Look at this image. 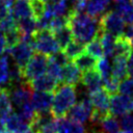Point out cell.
<instances>
[{
	"label": "cell",
	"instance_id": "1",
	"mask_svg": "<svg viewBox=\"0 0 133 133\" xmlns=\"http://www.w3.org/2000/svg\"><path fill=\"white\" fill-rule=\"evenodd\" d=\"M69 25L74 39L84 45L98 37L102 31L100 19L94 18L85 12H70Z\"/></svg>",
	"mask_w": 133,
	"mask_h": 133
},
{
	"label": "cell",
	"instance_id": "2",
	"mask_svg": "<svg viewBox=\"0 0 133 133\" xmlns=\"http://www.w3.org/2000/svg\"><path fill=\"white\" fill-rule=\"evenodd\" d=\"M54 91L55 94L53 97L51 112L56 118L63 117L76 103L77 95L75 86L70 84H62L58 85Z\"/></svg>",
	"mask_w": 133,
	"mask_h": 133
},
{
	"label": "cell",
	"instance_id": "3",
	"mask_svg": "<svg viewBox=\"0 0 133 133\" xmlns=\"http://www.w3.org/2000/svg\"><path fill=\"white\" fill-rule=\"evenodd\" d=\"M32 45L35 51L47 56H51L61 50L53 32L49 29L36 30L32 35Z\"/></svg>",
	"mask_w": 133,
	"mask_h": 133
},
{
	"label": "cell",
	"instance_id": "4",
	"mask_svg": "<svg viewBox=\"0 0 133 133\" xmlns=\"http://www.w3.org/2000/svg\"><path fill=\"white\" fill-rule=\"evenodd\" d=\"M48 66V56L42 53L33 54L29 61L22 69V74L25 81L28 83L32 79L46 73Z\"/></svg>",
	"mask_w": 133,
	"mask_h": 133
},
{
	"label": "cell",
	"instance_id": "5",
	"mask_svg": "<svg viewBox=\"0 0 133 133\" xmlns=\"http://www.w3.org/2000/svg\"><path fill=\"white\" fill-rule=\"evenodd\" d=\"M34 51L35 50L32 45V39L31 41L22 39L14 47L6 49V52L11 56L12 60L15 61V64H17L21 70L32 57Z\"/></svg>",
	"mask_w": 133,
	"mask_h": 133
},
{
	"label": "cell",
	"instance_id": "6",
	"mask_svg": "<svg viewBox=\"0 0 133 133\" xmlns=\"http://www.w3.org/2000/svg\"><path fill=\"white\" fill-rule=\"evenodd\" d=\"M100 25L102 31L109 32L115 36H122L125 29V21L115 10L105 12L100 18Z\"/></svg>",
	"mask_w": 133,
	"mask_h": 133
},
{
	"label": "cell",
	"instance_id": "7",
	"mask_svg": "<svg viewBox=\"0 0 133 133\" xmlns=\"http://www.w3.org/2000/svg\"><path fill=\"white\" fill-rule=\"evenodd\" d=\"M133 112V98L123 94H114L110 98L109 113L113 116H122Z\"/></svg>",
	"mask_w": 133,
	"mask_h": 133
},
{
	"label": "cell",
	"instance_id": "8",
	"mask_svg": "<svg viewBox=\"0 0 133 133\" xmlns=\"http://www.w3.org/2000/svg\"><path fill=\"white\" fill-rule=\"evenodd\" d=\"M6 89L8 91L12 107L17 108V110L21 108L23 105H25L26 103L31 101L32 91L29 83H23L17 86L7 87Z\"/></svg>",
	"mask_w": 133,
	"mask_h": 133
},
{
	"label": "cell",
	"instance_id": "9",
	"mask_svg": "<svg viewBox=\"0 0 133 133\" xmlns=\"http://www.w3.org/2000/svg\"><path fill=\"white\" fill-rule=\"evenodd\" d=\"M92 110H94V107H92L89 97H83V98H81V101L79 103L75 104L69 110L68 116H69V118H71L75 122L83 124L89 119Z\"/></svg>",
	"mask_w": 133,
	"mask_h": 133
},
{
	"label": "cell",
	"instance_id": "10",
	"mask_svg": "<svg viewBox=\"0 0 133 133\" xmlns=\"http://www.w3.org/2000/svg\"><path fill=\"white\" fill-rule=\"evenodd\" d=\"M53 91H37L32 92L31 103L36 113H45L51 111L53 103Z\"/></svg>",
	"mask_w": 133,
	"mask_h": 133
},
{
	"label": "cell",
	"instance_id": "11",
	"mask_svg": "<svg viewBox=\"0 0 133 133\" xmlns=\"http://www.w3.org/2000/svg\"><path fill=\"white\" fill-rule=\"evenodd\" d=\"M30 87L37 91H54L59 85V81L49 75L48 73L43 74L28 82Z\"/></svg>",
	"mask_w": 133,
	"mask_h": 133
},
{
	"label": "cell",
	"instance_id": "12",
	"mask_svg": "<svg viewBox=\"0 0 133 133\" xmlns=\"http://www.w3.org/2000/svg\"><path fill=\"white\" fill-rule=\"evenodd\" d=\"M89 99L92 104L94 109L104 113H109V104H110V94L105 89L101 88L95 92L89 94Z\"/></svg>",
	"mask_w": 133,
	"mask_h": 133
},
{
	"label": "cell",
	"instance_id": "13",
	"mask_svg": "<svg viewBox=\"0 0 133 133\" xmlns=\"http://www.w3.org/2000/svg\"><path fill=\"white\" fill-rule=\"evenodd\" d=\"M81 83L83 84L84 88L89 92H95L103 87V79L98 72V70H89L86 72H83Z\"/></svg>",
	"mask_w": 133,
	"mask_h": 133
},
{
	"label": "cell",
	"instance_id": "14",
	"mask_svg": "<svg viewBox=\"0 0 133 133\" xmlns=\"http://www.w3.org/2000/svg\"><path fill=\"white\" fill-rule=\"evenodd\" d=\"M81 78H82V72L74 62H68L62 68L60 82L75 86L79 82H81Z\"/></svg>",
	"mask_w": 133,
	"mask_h": 133
},
{
	"label": "cell",
	"instance_id": "15",
	"mask_svg": "<svg viewBox=\"0 0 133 133\" xmlns=\"http://www.w3.org/2000/svg\"><path fill=\"white\" fill-rule=\"evenodd\" d=\"M6 131L10 133H19L30 127V124L26 122L18 112H11L4 121Z\"/></svg>",
	"mask_w": 133,
	"mask_h": 133
},
{
	"label": "cell",
	"instance_id": "16",
	"mask_svg": "<svg viewBox=\"0 0 133 133\" xmlns=\"http://www.w3.org/2000/svg\"><path fill=\"white\" fill-rule=\"evenodd\" d=\"M17 27L22 34V39L31 41L32 35L37 30L36 19L34 17H27L17 21Z\"/></svg>",
	"mask_w": 133,
	"mask_h": 133
},
{
	"label": "cell",
	"instance_id": "17",
	"mask_svg": "<svg viewBox=\"0 0 133 133\" xmlns=\"http://www.w3.org/2000/svg\"><path fill=\"white\" fill-rule=\"evenodd\" d=\"M56 133H85V129L82 124L75 122L69 117H58L56 119Z\"/></svg>",
	"mask_w": 133,
	"mask_h": 133
},
{
	"label": "cell",
	"instance_id": "18",
	"mask_svg": "<svg viewBox=\"0 0 133 133\" xmlns=\"http://www.w3.org/2000/svg\"><path fill=\"white\" fill-rule=\"evenodd\" d=\"M10 14L17 21L27 17H34L29 0H15L10 8Z\"/></svg>",
	"mask_w": 133,
	"mask_h": 133
},
{
	"label": "cell",
	"instance_id": "19",
	"mask_svg": "<svg viewBox=\"0 0 133 133\" xmlns=\"http://www.w3.org/2000/svg\"><path fill=\"white\" fill-rule=\"evenodd\" d=\"M112 0H88L86 11L89 16L100 19L111 4Z\"/></svg>",
	"mask_w": 133,
	"mask_h": 133
},
{
	"label": "cell",
	"instance_id": "20",
	"mask_svg": "<svg viewBox=\"0 0 133 133\" xmlns=\"http://www.w3.org/2000/svg\"><path fill=\"white\" fill-rule=\"evenodd\" d=\"M74 63L81 70V72H86V71L96 69L98 61L95 56L84 51L74 59Z\"/></svg>",
	"mask_w": 133,
	"mask_h": 133
},
{
	"label": "cell",
	"instance_id": "21",
	"mask_svg": "<svg viewBox=\"0 0 133 133\" xmlns=\"http://www.w3.org/2000/svg\"><path fill=\"white\" fill-rule=\"evenodd\" d=\"M129 56H114L112 61V76L122 81L128 75L127 61Z\"/></svg>",
	"mask_w": 133,
	"mask_h": 133
},
{
	"label": "cell",
	"instance_id": "22",
	"mask_svg": "<svg viewBox=\"0 0 133 133\" xmlns=\"http://www.w3.org/2000/svg\"><path fill=\"white\" fill-rule=\"evenodd\" d=\"M115 11L121 15L126 23L133 24V4L131 0L115 1Z\"/></svg>",
	"mask_w": 133,
	"mask_h": 133
},
{
	"label": "cell",
	"instance_id": "23",
	"mask_svg": "<svg viewBox=\"0 0 133 133\" xmlns=\"http://www.w3.org/2000/svg\"><path fill=\"white\" fill-rule=\"evenodd\" d=\"M53 35L57 42V44L59 45L60 49L63 50L72 41H73V33H72V30H71V27L70 25H64L56 30L53 31Z\"/></svg>",
	"mask_w": 133,
	"mask_h": 133
},
{
	"label": "cell",
	"instance_id": "24",
	"mask_svg": "<svg viewBox=\"0 0 133 133\" xmlns=\"http://www.w3.org/2000/svg\"><path fill=\"white\" fill-rule=\"evenodd\" d=\"M101 41L103 50H104V55L106 57H111L113 56L114 53V48H115V43L118 36H115L114 34H111L109 32L101 31V33L98 36Z\"/></svg>",
	"mask_w": 133,
	"mask_h": 133
},
{
	"label": "cell",
	"instance_id": "25",
	"mask_svg": "<svg viewBox=\"0 0 133 133\" xmlns=\"http://www.w3.org/2000/svg\"><path fill=\"white\" fill-rule=\"evenodd\" d=\"M12 112V104L6 88H0V122L5 121V118Z\"/></svg>",
	"mask_w": 133,
	"mask_h": 133
},
{
	"label": "cell",
	"instance_id": "26",
	"mask_svg": "<svg viewBox=\"0 0 133 133\" xmlns=\"http://www.w3.org/2000/svg\"><path fill=\"white\" fill-rule=\"evenodd\" d=\"M9 59L5 54L0 55V88H6L9 85Z\"/></svg>",
	"mask_w": 133,
	"mask_h": 133
},
{
	"label": "cell",
	"instance_id": "27",
	"mask_svg": "<svg viewBox=\"0 0 133 133\" xmlns=\"http://www.w3.org/2000/svg\"><path fill=\"white\" fill-rule=\"evenodd\" d=\"M99 127L105 133H117L121 128L119 122L116 119V116H113L110 113H108L106 116L103 117Z\"/></svg>",
	"mask_w": 133,
	"mask_h": 133
},
{
	"label": "cell",
	"instance_id": "28",
	"mask_svg": "<svg viewBox=\"0 0 133 133\" xmlns=\"http://www.w3.org/2000/svg\"><path fill=\"white\" fill-rule=\"evenodd\" d=\"M132 44L129 39H127L124 36H118L115 43L114 53L113 56H129L132 51Z\"/></svg>",
	"mask_w": 133,
	"mask_h": 133
},
{
	"label": "cell",
	"instance_id": "29",
	"mask_svg": "<svg viewBox=\"0 0 133 133\" xmlns=\"http://www.w3.org/2000/svg\"><path fill=\"white\" fill-rule=\"evenodd\" d=\"M84 51H85V45L77 41H72L63 49V52L69 59H75L78 55H80Z\"/></svg>",
	"mask_w": 133,
	"mask_h": 133
},
{
	"label": "cell",
	"instance_id": "30",
	"mask_svg": "<svg viewBox=\"0 0 133 133\" xmlns=\"http://www.w3.org/2000/svg\"><path fill=\"white\" fill-rule=\"evenodd\" d=\"M97 70L100 73L103 81L107 80L108 78H110L112 76V64L110 63L108 57L103 56L99 59V61L97 63Z\"/></svg>",
	"mask_w": 133,
	"mask_h": 133
},
{
	"label": "cell",
	"instance_id": "31",
	"mask_svg": "<svg viewBox=\"0 0 133 133\" xmlns=\"http://www.w3.org/2000/svg\"><path fill=\"white\" fill-rule=\"evenodd\" d=\"M85 51L91 54L92 56H95L96 58H101L105 56L104 50H103V47H102V44L99 37H96L89 43H87V45L85 46Z\"/></svg>",
	"mask_w": 133,
	"mask_h": 133
},
{
	"label": "cell",
	"instance_id": "32",
	"mask_svg": "<svg viewBox=\"0 0 133 133\" xmlns=\"http://www.w3.org/2000/svg\"><path fill=\"white\" fill-rule=\"evenodd\" d=\"M62 68L59 63H57L51 56H48V66H47V72L49 75L57 79L59 82L61 81V73H62Z\"/></svg>",
	"mask_w": 133,
	"mask_h": 133
},
{
	"label": "cell",
	"instance_id": "33",
	"mask_svg": "<svg viewBox=\"0 0 133 133\" xmlns=\"http://www.w3.org/2000/svg\"><path fill=\"white\" fill-rule=\"evenodd\" d=\"M5 38H6V45H7V49L14 47L15 45H17L19 42L22 41V34L20 32V30L17 28H14L7 32H5Z\"/></svg>",
	"mask_w": 133,
	"mask_h": 133
},
{
	"label": "cell",
	"instance_id": "34",
	"mask_svg": "<svg viewBox=\"0 0 133 133\" xmlns=\"http://www.w3.org/2000/svg\"><path fill=\"white\" fill-rule=\"evenodd\" d=\"M14 28H17V20L9 12L5 18L0 20V30L5 33V32H7Z\"/></svg>",
	"mask_w": 133,
	"mask_h": 133
},
{
	"label": "cell",
	"instance_id": "35",
	"mask_svg": "<svg viewBox=\"0 0 133 133\" xmlns=\"http://www.w3.org/2000/svg\"><path fill=\"white\" fill-rule=\"evenodd\" d=\"M119 94L127 95L133 98V79L132 78H125L119 82L118 86Z\"/></svg>",
	"mask_w": 133,
	"mask_h": 133
},
{
	"label": "cell",
	"instance_id": "36",
	"mask_svg": "<svg viewBox=\"0 0 133 133\" xmlns=\"http://www.w3.org/2000/svg\"><path fill=\"white\" fill-rule=\"evenodd\" d=\"M119 80H117L115 77L111 76L110 78H108L107 80L103 81L104 84V88L110 94V95H114L118 91V86H119Z\"/></svg>",
	"mask_w": 133,
	"mask_h": 133
},
{
	"label": "cell",
	"instance_id": "37",
	"mask_svg": "<svg viewBox=\"0 0 133 133\" xmlns=\"http://www.w3.org/2000/svg\"><path fill=\"white\" fill-rule=\"evenodd\" d=\"M29 1H30V5L32 8V12H33L34 18L35 19L39 18L45 11L46 3L43 0H29Z\"/></svg>",
	"mask_w": 133,
	"mask_h": 133
},
{
	"label": "cell",
	"instance_id": "38",
	"mask_svg": "<svg viewBox=\"0 0 133 133\" xmlns=\"http://www.w3.org/2000/svg\"><path fill=\"white\" fill-rule=\"evenodd\" d=\"M119 126L124 130H130L133 131V114L131 113H126L122 116H119Z\"/></svg>",
	"mask_w": 133,
	"mask_h": 133
},
{
	"label": "cell",
	"instance_id": "39",
	"mask_svg": "<svg viewBox=\"0 0 133 133\" xmlns=\"http://www.w3.org/2000/svg\"><path fill=\"white\" fill-rule=\"evenodd\" d=\"M122 36L126 37V38L129 39L130 42L133 41V24H128V26L125 27Z\"/></svg>",
	"mask_w": 133,
	"mask_h": 133
},
{
	"label": "cell",
	"instance_id": "40",
	"mask_svg": "<svg viewBox=\"0 0 133 133\" xmlns=\"http://www.w3.org/2000/svg\"><path fill=\"white\" fill-rule=\"evenodd\" d=\"M127 73H128V76L130 78L133 79V49L128 57V61H127Z\"/></svg>",
	"mask_w": 133,
	"mask_h": 133
},
{
	"label": "cell",
	"instance_id": "41",
	"mask_svg": "<svg viewBox=\"0 0 133 133\" xmlns=\"http://www.w3.org/2000/svg\"><path fill=\"white\" fill-rule=\"evenodd\" d=\"M7 49L6 45V38H5V33L0 30V55L3 54Z\"/></svg>",
	"mask_w": 133,
	"mask_h": 133
},
{
	"label": "cell",
	"instance_id": "42",
	"mask_svg": "<svg viewBox=\"0 0 133 133\" xmlns=\"http://www.w3.org/2000/svg\"><path fill=\"white\" fill-rule=\"evenodd\" d=\"M88 133H105L101 128L100 129H98V128H92Z\"/></svg>",
	"mask_w": 133,
	"mask_h": 133
},
{
	"label": "cell",
	"instance_id": "43",
	"mask_svg": "<svg viewBox=\"0 0 133 133\" xmlns=\"http://www.w3.org/2000/svg\"><path fill=\"white\" fill-rule=\"evenodd\" d=\"M60 1H62V0H48V1H47V3L55 4V3H58V2H60Z\"/></svg>",
	"mask_w": 133,
	"mask_h": 133
},
{
	"label": "cell",
	"instance_id": "44",
	"mask_svg": "<svg viewBox=\"0 0 133 133\" xmlns=\"http://www.w3.org/2000/svg\"><path fill=\"white\" fill-rule=\"evenodd\" d=\"M117 133H133V131H130V130H123V131H118Z\"/></svg>",
	"mask_w": 133,
	"mask_h": 133
},
{
	"label": "cell",
	"instance_id": "45",
	"mask_svg": "<svg viewBox=\"0 0 133 133\" xmlns=\"http://www.w3.org/2000/svg\"><path fill=\"white\" fill-rule=\"evenodd\" d=\"M131 2H132V4H133V0H131Z\"/></svg>",
	"mask_w": 133,
	"mask_h": 133
}]
</instances>
